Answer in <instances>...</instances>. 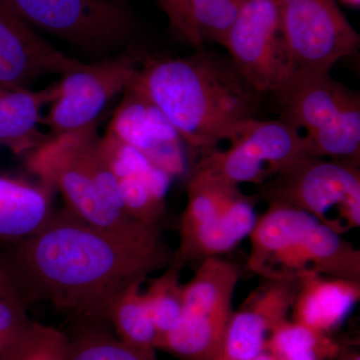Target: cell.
Wrapping results in <instances>:
<instances>
[{
	"instance_id": "19",
	"label": "cell",
	"mask_w": 360,
	"mask_h": 360,
	"mask_svg": "<svg viewBox=\"0 0 360 360\" xmlns=\"http://www.w3.org/2000/svg\"><path fill=\"white\" fill-rule=\"evenodd\" d=\"M231 144L238 146L269 172L270 177L307 156L302 134L285 120L252 118L239 129Z\"/></svg>"
},
{
	"instance_id": "26",
	"label": "cell",
	"mask_w": 360,
	"mask_h": 360,
	"mask_svg": "<svg viewBox=\"0 0 360 360\" xmlns=\"http://www.w3.org/2000/svg\"><path fill=\"white\" fill-rule=\"evenodd\" d=\"M98 150L118 179L129 176L144 179L158 167L148 156L108 132L103 137H99Z\"/></svg>"
},
{
	"instance_id": "3",
	"label": "cell",
	"mask_w": 360,
	"mask_h": 360,
	"mask_svg": "<svg viewBox=\"0 0 360 360\" xmlns=\"http://www.w3.org/2000/svg\"><path fill=\"white\" fill-rule=\"evenodd\" d=\"M248 266L262 278L319 276L360 283V252L309 213L269 202L250 234Z\"/></svg>"
},
{
	"instance_id": "32",
	"label": "cell",
	"mask_w": 360,
	"mask_h": 360,
	"mask_svg": "<svg viewBox=\"0 0 360 360\" xmlns=\"http://www.w3.org/2000/svg\"><path fill=\"white\" fill-rule=\"evenodd\" d=\"M330 360H360V354L359 350L354 348L340 345L338 354Z\"/></svg>"
},
{
	"instance_id": "5",
	"label": "cell",
	"mask_w": 360,
	"mask_h": 360,
	"mask_svg": "<svg viewBox=\"0 0 360 360\" xmlns=\"http://www.w3.org/2000/svg\"><path fill=\"white\" fill-rule=\"evenodd\" d=\"M28 167L47 188L63 194L68 210L84 222L141 245H165L150 226L108 202L82 165L73 134L53 135L30 153Z\"/></svg>"
},
{
	"instance_id": "9",
	"label": "cell",
	"mask_w": 360,
	"mask_h": 360,
	"mask_svg": "<svg viewBox=\"0 0 360 360\" xmlns=\"http://www.w3.org/2000/svg\"><path fill=\"white\" fill-rule=\"evenodd\" d=\"M222 47L259 94H276L290 82L277 0H245Z\"/></svg>"
},
{
	"instance_id": "7",
	"label": "cell",
	"mask_w": 360,
	"mask_h": 360,
	"mask_svg": "<svg viewBox=\"0 0 360 360\" xmlns=\"http://www.w3.org/2000/svg\"><path fill=\"white\" fill-rule=\"evenodd\" d=\"M30 25L101 56L129 44L134 16L118 0H6Z\"/></svg>"
},
{
	"instance_id": "21",
	"label": "cell",
	"mask_w": 360,
	"mask_h": 360,
	"mask_svg": "<svg viewBox=\"0 0 360 360\" xmlns=\"http://www.w3.org/2000/svg\"><path fill=\"white\" fill-rule=\"evenodd\" d=\"M104 322L78 319L68 335L66 360H160L155 350L143 349L123 342L104 328Z\"/></svg>"
},
{
	"instance_id": "28",
	"label": "cell",
	"mask_w": 360,
	"mask_h": 360,
	"mask_svg": "<svg viewBox=\"0 0 360 360\" xmlns=\"http://www.w3.org/2000/svg\"><path fill=\"white\" fill-rule=\"evenodd\" d=\"M23 298L0 302V360H11L20 349L32 319Z\"/></svg>"
},
{
	"instance_id": "31",
	"label": "cell",
	"mask_w": 360,
	"mask_h": 360,
	"mask_svg": "<svg viewBox=\"0 0 360 360\" xmlns=\"http://www.w3.org/2000/svg\"><path fill=\"white\" fill-rule=\"evenodd\" d=\"M23 298L4 257H0V302ZM25 300V298H23Z\"/></svg>"
},
{
	"instance_id": "11",
	"label": "cell",
	"mask_w": 360,
	"mask_h": 360,
	"mask_svg": "<svg viewBox=\"0 0 360 360\" xmlns=\"http://www.w3.org/2000/svg\"><path fill=\"white\" fill-rule=\"evenodd\" d=\"M304 278H262L232 314L220 360H251L262 354L271 331L288 319Z\"/></svg>"
},
{
	"instance_id": "15",
	"label": "cell",
	"mask_w": 360,
	"mask_h": 360,
	"mask_svg": "<svg viewBox=\"0 0 360 360\" xmlns=\"http://www.w3.org/2000/svg\"><path fill=\"white\" fill-rule=\"evenodd\" d=\"M257 220L252 201L239 193L214 219L180 229L179 246L172 260L184 267L187 262L219 257L250 236Z\"/></svg>"
},
{
	"instance_id": "29",
	"label": "cell",
	"mask_w": 360,
	"mask_h": 360,
	"mask_svg": "<svg viewBox=\"0 0 360 360\" xmlns=\"http://www.w3.org/2000/svg\"><path fill=\"white\" fill-rule=\"evenodd\" d=\"M118 180L125 210L130 217L150 226L160 227L158 222L165 210V201L151 193L141 177L129 176Z\"/></svg>"
},
{
	"instance_id": "16",
	"label": "cell",
	"mask_w": 360,
	"mask_h": 360,
	"mask_svg": "<svg viewBox=\"0 0 360 360\" xmlns=\"http://www.w3.org/2000/svg\"><path fill=\"white\" fill-rule=\"evenodd\" d=\"M360 300V283L312 276L303 279L291 307L292 321L328 333L347 319Z\"/></svg>"
},
{
	"instance_id": "22",
	"label": "cell",
	"mask_w": 360,
	"mask_h": 360,
	"mask_svg": "<svg viewBox=\"0 0 360 360\" xmlns=\"http://www.w3.org/2000/svg\"><path fill=\"white\" fill-rule=\"evenodd\" d=\"M340 347L328 333L286 319L271 331L264 352L276 360H330Z\"/></svg>"
},
{
	"instance_id": "1",
	"label": "cell",
	"mask_w": 360,
	"mask_h": 360,
	"mask_svg": "<svg viewBox=\"0 0 360 360\" xmlns=\"http://www.w3.org/2000/svg\"><path fill=\"white\" fill-rule=\"evenodd\" d=\"M4 262L25 302L44 300L77 319L108 322L112 303L174 253L92 226L68 207L44 229L11 243Z\"/></svg>"
},
{
	"instance_id": "23",
	"label": "cell",
	"mask_w": 360,
	"mask_h": 360,
	"mask_svg": "<svg viewBox=\"0 0 360 360\" xmlns=\"http://www.w3.org/2000/svg\"><path fill=\"white\" fill-rule=\"evenodd\" d=\"M141 286V283L134 284L112 303L108 310V322L123 342L143 349L156 350L158 333Z\"/></svg>"
},
{
	"instance_id": "14",
	"label": "cell",
	"mask_w": 360,
	"mask_h": 360,
	"mask_svg": "<svg viewBox=\"0 0 360 360\" xmlns=\"http://www.w3.org/2000/svg\"><path fill=\"white\" fill-rule=\"evenodd\" d=\"M274 96L283 110V120L305 132L323 127L340 111L360 101L359 94L329 73L292 77Z\"/></svg>"
},
{
	"instance_id": "35",
	"label": "cell",
	"mask_w": 360,
	"mask_h": 360,
	"mask_svg": "<svg viewBox=\"0 0 360 360\" xmlns=\"http://www.w3.org/2000/svg\"><path fill=\"white\" fill-rule=\"evenodd\" d=\"M118 1L124 2V1H125V0H118Z\"/></svg>"
},
{
	"instance_id": "27",
	"label": "cell",
	"mask_w": 360,
	"mask_h": 360,
	"mask_svg": "<svg viewBox=\"0 0 360 360\" xmlns=\"http://www.w3.org/2000/svg\"><path fill=\"white\" fill-rule=\"evenodd\" d=\"M68 335L53 326L33 321L11 360H66Z\"/></svg>"
},
{
	"instance_id": "2",
	"label": "cell",
	"mask_w": 360,
	"mask_h": 360,
	"mask_svg": "<svg viewBox=\"0 0 360 360\" xmlns=\"http://www.w3.org/2000/svg\"><path fill=\"white\" fill-rule=\"evenodd\" d=\"M131 84L165 115L181 141L200 155L231 141L257 118L262 94L231 60L201 49L179 58H142Z\"/></svg>"
},
{
	"instance_id": "8",
	"label": "cell",
	"mask_w": 360,
	"mask_h": 360,
	"mask_svg": "<svg viewBox=\"0 0 360 360\" xmlns=\"http://www.w3.org/2000/svg\"><path fill=\"white\" fill-rule=\"evenodd\" d=\"M142 58L141 51L129 49L63 75L60 82L52 85L51 110L41 122L51 127L54 135L94 124L106 104L131 84Z\"/></svg>"
},
{
	"instance_id": "6",
	"label": "cell",
	"mask_w": 360,
	"mask_h": 360,
	"mask_svg": "<svg viewBox=\"0 0 360 360\" xmlns=\"http://www.w3.org/2000/svg\"><path fill=\"white\" fill-rule=\"evenodd\" d=\"M277 6L291 78L329 73L359 51V34L335 0H277Z\"/></svg>"
},
{
	"instance_id": "24",
	"label": "cell",
	"mask_w": 360,
	"mask_h": 360,
	"mask_svg": "<svg viewBox=\"0 0 360 360\" xmlns=\"http://www.w3.org/2000/svg\"><path fill=\"white\" fill-rule=\"evenodd\" d=\"M182 266L174 260L156 277L143 293L151 321L158 333V348L165 335L176 326L184 311V284L180 283Z\"/></svg>"
},
{
	"instance_id": "13",
	"label": "cell",
	"mask_w": 360,
	"mask_h": 360,
	"mask_svg": "<svg viewBox=\"0 0 360 360\" xmlns=\"http://www.w3.org/2000/svg\"><path fill=\"white\" fill-rule=\"evenodd\" d=\"M232 314V300L184 302L179 321L161 340L160 349L179 360H220Z\"/></svg>"
},
{
	"instance_id": "34",
	"label": "cell",
	"mask_w": 360,
	"mask_h": 360,
	"mask_svg": "<svg viewBox=\"0 0 360 360\" xmlns=\"http://www.w3.org/2000/svg\"><path fill=\"white\" fill-rule=\"evenodd\" d=\"M343 4H347V6L359 7L360 0H340Z\"/></svg>"
},
{
	"instance_id": "12",
	"label": "cell",
	"mask_w": 360,
	"mask_h": 360,
	"mask_svg": "<svg viewBox=\"0 0 360 360\" xmlns=\"http://www.w3.org/2000/svg\"><path fill=\"white\" fill-rule=\"evenodd\" d=\"M108 134L148 156L174 176L184 169L179 132L165 115L131 84L123 91L108 125Z\"/></svg>"
},
{
	"instance_id": "10",
	"label": "cell",
	"mask_w": 360,
	"mask_h": 360,
	"mask_svg": "<svg viewBox=\"0 0 360 360\" xmlns=\"http://www.w3.org/2000/svg\"><path fill=\"white\" fill-rule=\"evenodd\" d=\"M85 65L42 39L6 0H0V87L26 89L37 78L68 75Z\"/></svg>"
},
{
	"instance_id": "33",
	"label": "cell",
	"mask_w": 360,
	"mask_h": 360,
	"mask_svg": "<svg viewBox=\"0 0 360 360\" xmlns=\"http://www.w3.org/2000/svg\"><path fill=\"white\" fill-rule=\"evenodd\" d=\"M251 360H276L271 354H269L267 352H262V354L258 355L257 357Z\"/></svg>"
},
{
	"instance_id": "4",
	"label": "cell",
	"mask_w": 360,
	"mask_h": 360,
	"mask_svg": "<svg viewBox=\"0 0 360 360\" xmlns=\"http://www.w3.org/2000/svg\"><path fill=\"white\" fill-rule=\"evenodd\" d=\"M260 186L267 202L303 210L338 233L359 227V165L303 156Z\"/></svg>"
},
{
	"instance_id": "18",
	"label": "cell",
	"mask_w": 360,
	"mask_h": 360,
	"mask_svg": "<svg viewBox=\"0 0 360 360\" xmlns=\"http://www.w3.org/2000/svg\"><path fill=\"white\" fill-rule=\"evenodd\" d=\"M53 99V89L39 91L0 87V144L16 155L34 150L49 137L39 131L40 111Z\"/></svg>"
},
{
	"instance_id": "30",
	"label": "cell",
	"mask_w": 360,
	"mask_h": 360,
	"mask_svg": "<svg viewBox=\"0 0 360 360\" xmlns=\"http://www.w3.org/2000/svg\"><path fill=\"white\" fill-rule=\"evenodd\" d=\"M158 2L167 15L172 30L194 49H201L203 42L194 30L191 0H158Z\"/></svg>"
},
{
	"instance_id": "17",
	"label": "cell",
	"mask_w": 360,
	"mask_h": 360,
	"mask_svg": "<svg viewBox=\"0 0 360 360\" xmlns=\"http://www.w3.org/2000/svg\"><path fill=\"white\" fill-rule=\"evenodd\" d=\"M49 189L0 176V241L18 243L44 229L52 215Z\"/></svg>"
},
{
	"instance_id": "20",
	"label": "cell",
	"mask_w": 360,
	"mask_h": 360,
	"mask_svg": "<svg viewBox=\"0 0 360 360\" xmlns=\"http://www.w3.org/2000/svg\"><path fill=\"white\" fill-rule=\"evenodd\" d=\"M302 141L307 155L359 167L360 101L340 111L323 127L305 132Z\"/></svg>"
},
{
	"instance_id": "25",
	"label": "cell",
	"mask_w": 360,
	"mask_h": 360,
	"mask_svg": "<svg viewBox=\"0 0 360 360\" xmlns=\"http://www.w3.org/2000/svg\"><path fill=\"white\" fill-rule=\"evenodd\" d=\"M245 0H191L194 30L201 41L224 44Z\"/></svg>"
}]
</instances>
